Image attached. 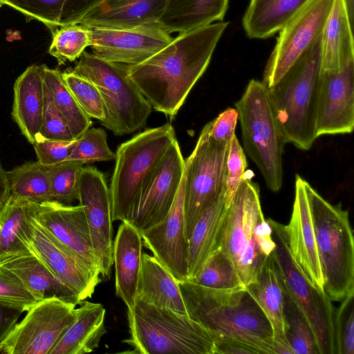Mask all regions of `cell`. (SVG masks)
<instances>
[{"mask_svg":"<svg viewBox=\"0 0 354 354\" xmlns=\"http://www.w3.org/2000/svg\"><path fill=\"white\" fill-rule=\"evenodd\" d=\"M228 22L180 33L151 57L127 65L129 77L152 109L173 120L205 72Z\"/></svg>","mask_w":354,"mask_h":354,"instance_id":"6da1fadb","label":"cell"},{"mask_svg":"<svg viewBox=\"0 0 354 354\" xmlns=\"http://www.w3.org/2000/svg\"><path fill=\"white\" fill-rule=\"evenodd\" d=\"M178 284L187 315L211 333L217 354H275L272 326L245 287Z\"/></svg>","mask_w":354,"mask_h":354,"instance_id":"7a4b0ae2","label":"cell"},{"mask_svg":"<svg viewBox=\"0 0 354 354\" xmlns=\"http://www.w3.org/2000/svg\"><path fill=\"white\" fill-rule=\"evenodd\" d=\"M320 38L268 88L269 98L286 142L308 150L317 138Z\"/></svg>","mask_w":354,"mask_h":354,"instance_id":"3957f363","label":"cell"},{"mask_svg":"<svg viewBox=\"0 0 354 354\" xmlns=\"http://www.w3.org/2000/svg\"><path fill=\"white\" fill-rule=\"evenodd\" d=\"M130 336L124 342L139 354H216L211 333L188 315L137 299L127 309Z\"/></svg>","mask_w":354,"mask_h":354,"instance_id":"277c9868","label":"cell"},{"mask_svg":"<svg viewBox=\"0 0 354 354\" xmlns=\"http://www.w3.org/2000/svg\"><path fill=\"white\" fill-rule=\"evenodd\" d=\"M304 189L311 214L324 290L341 301L354 292V239L348 212L333 205L307 181Z\"/></svg>","mask_w":354,"mask_h":354,"instance_id":"5b68a950","label":"cell"},{"mask_svg":"<svg viewBox=\"0 0 354 354\" xmlns=\"http://www.w3.org/2000/svg\"><path fill=\"white\" fill-rule=\"evenodd\" d=\"M176 139L173 126L167 123L140 132L118 147L109 187L113 221H129L141 193Z\"/></svg>","mask_w":354,"mask_h":354,"instance_id":"8992f818","label":"cell"},{"mask_svg":"<svg viewBox=\"0 0 354 354\" xmlns=\"http://www.w3.org/2000/svg\"><path fill=\"white\" fill-rule=\"evenodd\" d=\"M243 150L261 171L270 190L283 184V153L286 143L272 109L266 86L251 80L235 103Z\"/></svg>","mask_w":354,"mask_h":354,"instance_id":"52a82bcc","label":"cell"},{"mask_svg":"<svg viewBox=\"0 0 354 354\" xmlns=\"http://www.w3.org/2000/svg\"><path fill=\"white\" fill-rule=\"evenodd\" d=\"M71 71L95 85L106 113L101 124L115 136L129 134L146 125L152 107L129 77L127 65L84 51Z\"/></svg>","mask_w":354,"mask_h":354,"instance_id":"ba28073f","label":"cell"},{"mask_svg":"<svg viewBox=\"0 0 354 354\" xmlns=\"http://www.w3.org/2000/svg\"><path fill=\"white\" fill-rule=\"evenodd\" d=\"M230 143L214 139L208 122L185 160L183 206L187 241L201 215L225 192Z\"/></svg>","mask_w":354,"mask_h":354,"instance_id":"9c48e42d","label":"cell"},{"mask_svg":"<svg viewBox=\"0 0 354 354\" xmlns=\"http://www.w3.org/2000/svg\"><path fill=\"white\" fill-rule=\"evenodd\" d=\"M246 171L232 201L227 209L220 248L229 257L246 286L255 278L266 257L261 253L254 230L264 218L260 203L259 187Z\"/></svg>","mask_w":354,"mask_h":354,"instance_id":"30bf717a","label":"cell"},{"mask_svg":"<svg viewBox=\"0 0 354 354\" xmlns=\"http://www.w3.org/2000/svg\"><path fill=\"white\" fill-rule=\"evenodd\" d=\"M275 243L272 255L285 283L304 311L313 331L320 354H336L335 311L328 295L313 286L291 256L285 225L268 219Z\"/></svg>","mask_w":354,"mask_h":354,"instance_id":"8fae6325","label":"cell"},{"mask_svg":"<svg viewBox=\"0 0 354 354\" xmlns=\"http://www.w3.org/2000/svg\"><path fill=\"white\" fill-rule=\"evenodd\" d=\"M334 0H310L279 30L266 64L262 82L267 88L287 71L320 38Z\"/></svg>","mask_w":354,"mask_h":354,"instance_id":"7c38bea8","label":"cell"},{"mask_svg":"<svg viewBox=\"0 0 354 354\" xmlns=\"http://www.w3.org/2000/svg\"><path fill=\"white\" fill-rule=\"evenodd\" d=\"M75 307L56 298L38 301L11 330L0 353L49 354L75 319Z\"/></svg>","mask_w":354,"mask_h":354,"instance_id":"4fadbf2b","label":"cell"},{"mask_svg":"<svg viewBox=\"0 0 354 354\" xmlns=\"http://www.w3.org/2000/svg\"><path fill=\"white\" fill-rule=\"evenodd\" d=\"M77 201L84 209L100 274L109 277L113 264L111 198L106 178L96 167H83Z\"/></svg>","mask_w":354,"mask_h":354,"instance_id":"5bb4252c","label":"cell"},{"mask_svg":"<svg viewBox=\"0 0 354 354\" xmlns=\"http://www.w3.org/2000/svg\"><path fill=\"white\" fill-rule=\"evenodd\" d=\"M184 171L185 159L176 139L141 193L129 221L140 232L167 216L176 198Z\"/></svg>","mask_w":354,"mask_h":354,"instance_id":"9a60e30c","label":"cell"},{"mask_svg":"<svg viewBox=\"0 0 354 354\" xmlns=\"http://www.w3.org/2000/svg\"><path fill=\"white\" fill-rule=\"evenodd\" d=\"M31 216L23 227L22 236L44 265L66 286L73 290L81 301L92 297L101 281L72 252L50 236Z\"/></svg>","mask_w":354,"mask_h":354,"instance_id":"2e32d148","label":"cell"},{"mask_svg":"<svg viewBox=\"0 0 354 354\" xmlns=\"http://www.w3.org/2000/svg\"><path fill=\"white\" fill-rule=\"evenodd\" d=\"M90 28L92 53L106 61L126 65L142 63L173 39L158 24L131 28Z\"/></svg>","mask_w":354,"mask_h":354,"instance_id":"e0dca14e","label":"cell"},{"mask_svg":"<svg viewBox=\"0 0 354 354\" xmlns=\"http://www.w3.org/2000/svg\"><path fill=\"white\" fill-rule=\"evenodd\" d=\"M32 217L50 236L75 254L95 276L100 277L82 205H64L55 201L38 203Z\"/></svg>","mask_w":354,"mask_h":354,"instance_id":"ac0fdd59","label":"cell"},{"mask_svg":"<svg viewBox=\"0 0 354 354\" xmlns=\"http://www.w3.org/2000/svg\"><path fill=\"white\" fill-rule=\"evenodd\" d=\"M184 175L174 205L159 223L142 231L143 245L178 282L187 280V239L183 206Z\"/></svg>","mask_w":354,"mask_h":354,"instance_id":"d6986e66","label":"cell"},{"mask_svg":"<svg viewBox=\"0 0 354 354\" xmlns=\"http://www.w3.org/2000/svg\"><path fill=\"white\" fill-rule=\"evenodd\" d=\"M354 128V62L338 73H320L317 137L351 133Z\"/></svg>","mask_w":354,"mask_h":354,"instance_id":"ffe728a7","label":"cell"},{"mask_svg":"<svg viewBox=\"0 0 354 354\" xmlns=\"http://www.w3.org/2000/svg\"><path fill=\"white\" fill-rule=\"evenodd\" d=\"M304 179L295 178V194L289 223L285 225L288 248L295 262L315 288L324 290L311 214L304 189Z\"/></svg>","mask_w":354,"mask_h":354,"instance_id":"44dd1931","label":"cell"},{"mask_svg":"<svg viewBox=\"0 0 354 354\" xmlns=\"http://www.w3.org/2000/svg\"><path fill=\"white\" fill-rule=\"evenodd\" d=\"M285 287V281L272 253L263 259L254 279L245 286L272 326L275 354H293L286 336Z\"/></svg>","mask_w":354,"mask_h":354,"instance_id":"7402d4cb","label":"cell"},{"mask_svg":"<svg viewBox=\"0 0 354 354\" xmlns=\"http://www.w3.org/2000/svg\"><path fill=\"white\" fill-rule=\"evenodd\" d=\"M167 0H100L76 24L88 28H131L158 24Z\"/></svg>","mask_w":354,"mask_h":354,"instance_id":"603a6c76","label":"cell"},{"mask_svg":"<svg viewBox=\"0 0 354 354\" xmlns=\"http://www.w3.org/2000/svg\"><path fill=\"white\" fill-rule=\"evenodd\" d=\"M143 242L140 232L129 221L120 225L113 248L115 294L131 309L137 299Z\"/></svg>","mask_w":354,"mask_h":354,"instance_id":"cb8c5ba5","label":"cell"},{"mask_svg":"<svg viewBox=\"0 0 354 354\" xmlns=\"http://www.w3.org/2000/svg\"><path fill=\"white\" fill-rule=\"evenodd\" d=\"M43 65H31L16 80L12 116L32 144L40 138L45 103Z\"/></svg>","mask_w":354,"mask_h":354,"instance_id":"d4e9b609","label":"cell"},{"mask_svg":"<svg viewBox=\"0 0 354 354\" xmlns=\"http://www.w3.org/2000/svg\"><path fill=\"white\" fill-rule=\"evenodd\" d=\"M354 62L353 25L343 0H334L320 37V73H338Z\"/></svg>","mask_w":354,"mask_h":354,"instance_id":"484cf974","label":"cell"},{"mask_svg":"<svg viewBox=\"0 0 354 354\" xmlns=\"http://www.w3.org/2000/svg\"><path fill=\"white\" fill-rule=\"evenodd\" d=\"M0 266L16 275L39 301L56 298L76 306L81 302L78 295L31 251L8 259Z\"/></svg>","mask_w":354,"mask_h":354,"instance_id":"4316f807","label":"cell"},{"mask_svg":"<svg viewBox=\"0 0 354 354\" xmlns=\"http://www.w3.org/2000/svg\"><path fill=\"white\" fill-rule=\"evenodd\" d=\"M75 308V317L49 354H84L98 347L106 333V309L100 303L84 300Z\"/></svg>","mask_w":354,"mask_h":354,"instance_id":"83f0119b","label":"cell"},{"mask_svg":"<svg viewBox=\"0 0 354 354\" xmlns=\"http://www.w3.org/2000/svg\"><path fill=\"white\" fill-rule=\"evenodd\" d=\"M227 209L224 192L195 223L187 241V280L194 278L208 257L220 248Z\"/></svg>","mask_w":354,"mask_h":354,"instance_id":"f1b7e54d","label":"cell"},{"mask_svg":"<svg viewBox=\"0 0 354 354\" xmlns=\"http://www.w3.org/2000/svg\"><path fill=\"white\" fill-rule=\"evenodd\" d=\"M228 0H167L158 25L167 32L183 33L222 21Z\"/></svg>","mask_w":354,"mask_h":354,"instance_id":"f546056e","label":"cell"},{"mask_svg":"<svg viewBox=\"0 0 354 354\" xmlns=\"http://www.w3.org/2000/svg\"><path fill=\"white\" fill-rule=\"evenodd\" d=\"M137 299L187 315L178 281L153 257L142 253Z\"/></svg>","mask_w":354,"mask_h":354,"instance_id":"4dcf8cb0","label":"cell"},{"mask_svg":"<svg viewBox=\"0 0 354 354\" xmlns=\"http://www.w3.org/2000/svg\"><path fill=\"white\" fill-rule=\"evenodd\" d=\"M23 14L26 21L37 20L53 33L59 27L76 24L100 0H3Z\"/></svg>","mask_w":354,"mask_h":354,"instance_id":"1f68e13d","label":"cell"},{"mask_svg":"<svg viewBox=\"0 0 354 354\" xmlns=\"http://www.w3.org/2000/svg\"><path fill=\"white\" fill-rule=\"evenodd\" d=\"M310 0H250L243 17L246 35L264 39L274 35Z\"/></svg>","mask_w":354,"mask_h":354,"instance_id":"d6a6232c","label":"cell"},{"mask_svg":"<svg viewBox=\"0 0 354 354\" xmlns=\"http://www.w3.org/2000/svg\"><path fill=\"white\" fill-rule=\"evenodd\" d=\"M38 203L10 197L0 212V263L30 251L21 234Z\"/></svg>","mask_w":354,"mask_h":354,"instance_id":"836d02e7","label":"cell"},{"mask_svg":"<svg viewBox=\"0 0 354 354\" xmlns=\"http://www.w3.org/2000/svg\"><path fill=\"white\" fill-rule=\"evenodd\" d=\"M10 197L43 203L53 201L48 166L28 162L7 171Z\"/></svg>","mask_w":354,"mask_h":354,"instance_id":"e575fe53","label":"cell"},{"mask_svg":"<svg viewBox=\"0 0 354 354\" xmlns=\"http://www.w3.org/2000/svg\"><path fill=\"white\" fill-rule=\"evenodd\" d=\"M45 87L51 95L55 104L65 119L75 139L92 125V120L78 105L66 84L62 73L43 65Z\"/></svg>","mask_w":354,"mask_h":354,"instance_id":"d590c367","label":"cell"},{"mask_svg":"<svg viewBox=\"0 0 354 354\" xmlns=\"http://www.w3.org/2000/svg\"><path fill=\"white\" fill-rule=\"evenodd\" d=\"M283 313L286 336L293 354H320L310 324L286 285L284 291Z\"/></svg>","mask_w":354,"mask_h":354,"instance_id":"8d00e7d4","label":"cell"},{"mask_svg":"<svg viewBox=\"0 0 354 354\" xmlns=\"http://www.w3.org/2000/svg\"><path fill=\"white\" fill-rule=\"evenodd\" d=\"M52 35L48 53L57 59L59 65L76 60L93 44L91 28L79 24L59 27Z\"/></svg>","mask_w":354,"mask_h":354,"instance_id":"74e56055","label":"cell"},{"mask_svg":"<svg viewBox=\"0 0 354 354\" xmlns=\"http://www.w3.org/2000/svg\"><path fill=\"white\" fill-rule=\"evenodd\" d=\"M188 281L218 289L244 286L234 263L221 248L208 257L196 275Z\"/></svg>","mask_w":354,"mask_h":354,"instance_id":"f35d334b","label":"cell"},{"mask_svg":"<svg viewBox=\"0 0 354 354\" xmlns=\"http://www.w3.org/2000/svg\"><path fill=\"white\" fill-rule=\"evenodd\" d=\"M83 167V163L75 160H65L48 166L53 201L72 205L77 200L79 178Z\"/></svg>","mask_w":354,"mask_h":354,"instance_id":"ab89813d","label":"cell"},{"mask_svg":"<svg viewBox=\"0 0 354 354\" xmlns=\"http://www.w3.org/2000/svg\"><path fill=\"white\" fill-rule=\"evenodd\" d=\"M107 142V134L100 127L89 128L76 138L75 147L67 160H75L86 164L96 161L115 160Z\"/></svg>","mask_w":354,"mask_h":354,"instance_id":"60d3db41","label":"cell"},{"mask_svg":"<svg viewBox=\"0 0 354 354\" xmlns=\"http://www.w3.org/2000/svg\"><path fill=\"white\" fill-rule=\"evenodd\" d=\"M62 77L84 113L100 122L103 121L106 118L105 109L95 85L71 70L62 73Z\"/></svg>","mask_w":354,"mask_h":354,"instance_id":"b9f144b4","label":"cell"},{"mask_svg":"<svg viewBox=\"0 0 354 354\" xmlns=\"http://www.w3.org/2000/svg\"><path fill=\"white\" fill-rule=\"evenodd\" d=\"M353 296H346L335 311L336 354H354Z\"/></svg>","mask_w":354,"mask_h":354,"instance_id":"7bdbcfd3","label":"cell"},{"mask_svg":"<svg viewBox=\"0 0 354 354\" xmlns=\"http://www.w3.org/2000/svg\"><path fill=\"white\" fill-rule=\"evenodd\" d=\"M39 301L24 286L19 279L0 266V302L28 311Z\"/></svg>","mask_w":354,"mask_h":354,"instance_id":"ee69618b","label":"cell"},{"mask_svg":"<svg viewBox=\"0 0 354 354\" xmlns=\"http://www.w3.org/2000/svg\"><path fill=\"white\" fill-rule=\"evenodd\" d=\"M247 160L245 151L236 135L230 143L226 163L225 203L229 207L246 173Z\"/></svg>","mask_w":354,"mask_h":354,"instance_id":"f6af8a7d","label":"cell"},{"mask_svg":"<svg viewBox=\"0 0 354 354\" xmlns=\"http://www.w3.org/2000/svg\"><path fill=\"white\" fill-rule=\"evenodd\" d=\"M45 85V84H44ZM45 103L40 139L71 141L75 140L53 97L45 87Z\"/></svg>","mask_w":354,"mask_h":354,"instance_id":"bcb514c9","label":"cell"},{"mask_svg":"<svg viewBox=\"0 0 354 354\" xmlns=\"http://www.w3.org/2000/svg\"><path fill=\"white\" fill-rule=\"evenodd\" d=\"M75 142L76 139L71 141L40 139L32 145L37 160L44 165L50 166L67 160Z\"/></svg>","mask_w":354,"mask_h":354,"instance_id":"7dc6e473","label":"cell"},{"mask_svg":"<svg viewBox=\"0 0 354 354\" xmlns=\"http://www.w3.org/2000/svg\"><path fill=\"white\" fill-rule=\"evenodd\" d=\"M238 112L234 108H228L209 122V134L216 140L230 142L235 136Z\"/></svg>","mask_w":354,"mask_h":354,"instance_id":"c3c4849f","label":"cell"},{"mask_svg":"<svg viewBox=\"0 0 354 354\" xmlns=\"http://www.w3.org/2000/svg\"><path fill=\"white\" fill-rule=\"evenodd\" d=\"M23 313L19 308L0 302V351L3 342Z\"/></svg>","mask_w":354,"mask_h":354,"instance_id":"681fc988","label":"cell"},{"mask_svg":"<svg viewBox=\"0 0 354 354\" xmlns=\"http://www.w3.org/2000/svg\"><path fill=\"white\" fill-rule=\"evenodd\" d=\"M272 232L271 226L265 218L259 221L254 230L255 239L264 257L271 254L275 248Z\"/></svg>","mask_w":354,"mask_h":354,"instance_id":"f907efd6","label":"cell"},{"mask_svg":"<svg viewBox=\"0 0 354 354\" xmlns=\"http://www.w3.org/2000/svg\"><path fill=\"white\" fill-rule=\"evenodd\" d=\"M10 198V189L8 181L7 171L0 164V212Z\"/></svg>","mask_w":354,"mask_h":354,"instance_id":"816d5d0a","label":"cell"},{"mask_svg":"<svg viewBox=\"0 0 354 354\" xmlns=\"http://www.w3.org/2000/svg\"><path fill=\"white\" fill-rule=\"evenodd\" d=\"M345 8L346 9L349 19L352 25H353L354 17V0H343Z\"/></svg>","mask_w":354,"mask_h":354,"instance_id":"f5cc1de1","label":"cell"},{"mask_svg":"<svg viewBox=\"0 0 354 354\" xmlns=\"http://www.w3.org/2000/svg\"><path fill=\"white\" fill-rule=\"evenodd\" d=\"M3 5H5L4 1L3 0H0V8H1Z\"/></svg>","mask_w":354,"mask_h":354,"instance_id":"db71d44e","label":"cell"}]
</instances>
